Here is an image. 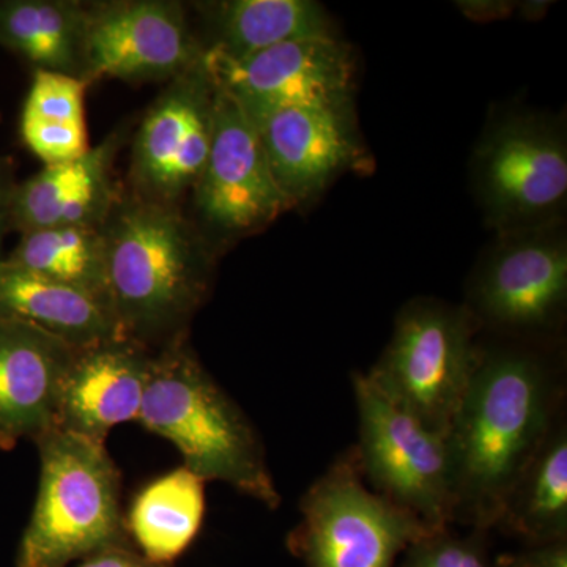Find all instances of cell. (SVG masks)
<instances>
[{
	"instance_id": "cell-29",
	"label": "cell",
	"mask_w": 567,
	"mask_h": 567,
	"mask_svg": "<svg viewBox=\"0 0 567 567\" xmlns=\"http://www.w3.org/2000/svg\"><path fill=\"white\" fill-rule=\"evenodd\" d=\"M152 567H167V566H156V565H153Z\"/></svg>"
},
{
	"instance_id": "cell-17",
	"label": "cell",
	"mask_w": 567,
	"mask_h": 567,
	"mask_svg": "<svg viewBox=\"0 0 567 567\" xmlns=\"http://www.w3.org/2000/svg\"><path fill=\"white\" fill-rule=\"evenodd\" d=\"M151 360V350L123 336L76 350L55 427L106 443L115 425L137 421Z\"/></svg>"
},
{
	"instance_id": "cell-9",
	"label": "cell",
	"mask_w": 567,
	"mask_h": 567,
	"mask_svg": "<svg viewBox=\"0 0 567 567\" xmlns=\"http://www.w3.org/2000/svg\"><path fill=\"white\" fill-rule=\"evenodd\" d=\"M465 309L477 328L547 341L565 322L567 240L561 223L498 235L466 289Z\"/></svg>"
},
{
	"instance_id": "cell-25",
	"label": "cell",
	"mask_w": 567,
	"mask_h": 567,
	"mask_svg": "<svg viewBox=\"0 0 567 567\" xmlns=\"http://www.w3.org/2000/svg\"><path fill=\"white\" fill-rule=\"evenodd\" d=\"M488 533L472 528L458 535L451 527L431 529L405 548L401 567H495Z\"/></svg>"
},
{
	"instance_id": "cell-12",
	"label": "cell",
	"mask_w": 567,
	"mask_h": 567,
	"mask_svg": "<svg viewBox=\"0 0 567 567\" xmlns=\"http://www.w3.org/2000/svg\"><path fill=\"white\" fill-rule=\"evenodd\" d=\"M215 96L204 58L167 82L134 134L128 174L133 196L181 208L210 153Z\"/></svg>"
},
{
	"instance_id": "cell-10",
	"label": "cell",
	"mask_w": 567,
	"mask_h": 567,
	"mask_svg": "<svg viewBox=\"0 0 567 567\" xmlns=\"http://www.w3.org/2000/svg\"><path fill=\"white\" fill-rule=\"evenodd\" d=\"M204 63L256 128L293 107L352 106L353 59L338 37L289 41L237 61L204 51Z\"/></svg>"
},
{
	"instance_id": "cell-18",
	"label": "cell",
	"mask_w": 567,
	"mask_h": 567,
	"mask_svg": "<svg viewBox=\"0 0 567 567\" xmlns=\"http://www.w3.org/2000/svg\"><path fill=\"white\" fill-rule=\"evenodd\" d=\"M193 7L207 31L204 51L233 61L289 41L336 37L315 0H215Z\"/></svg>"
},
{
	"instance_id": "cell-2",
	"label": "cell",
	"mask_w": 567,
	"mask_h": 567,
	"mask_svg": "<svg viewBox=\"0 0 567 567\" xmlns=\"http://www.w3.org/2000/svg\"><path fill=\"white\" fill-rule=\"evenodd\" d=\"M112 316L123 338L156 352L188 338L207 301L216 248L178 207L122 193L102 227Z\"/></svg>"
},
{
	"instance_id": "cell-15",
	"label": "cell",
	"mask_w": 567,
	"mask_h": 567,
	"mask_svg": "<svg viewBox=\"0 0 567 567\" xmlns=\"http://www.w3.org/2000/svg\"><path fill=\"white\" fill-rule=\"evenodd\" d=\"M128 134L121 125L80 158L47 164L18 183L11 229L21 235L54 227L102 229L123 193L114 166Z\"/></svg>"
},
{
	"instance_id": "cell-13",
	"label": "cell",
	"mask_w": 567,
	"mask_h": 567,
	"mask_svg": "<svg viewBox=\"0 0 567 567\" xmlns=\"http://www.w3.org/2000/svg\"><path fill=\"white\" fill-rule=\"evenodd\" d=\"M204 58L185 6L174 0L91 2L85 82H169Z\"/></svg>"
},
{
	"instance_id": "cell-1",
	"label": "cell",
	"mask_w": 567,
	"mask_h": 567,
	"mask_svg": "<svg viewBox=\"0 0 567 567\" xmlns=\"http://www.w3.org/2000/svg\"><path fill=\"white\" fill-rule=\"evenodd\" d=\"M561 368L529 344L484 346L447 431L454 524L492 532L507 494L565 410Z\"/></svg>"
},
{
	"instance_id": "cell-24",
	"label": "cell",
	"mask_w": 567,
	"mask_h": 567,
	"mask_svg": "<svg viewBox=\"0 0 567 567\" xmlns=\"http://www.w3.org/2000/svg\"><path fill=\"white\" fill-rule=\"evenodd\" d=\"M6 259L33 274L81 290L111 311L106 244L102 229L54 227L22 234L20 244Z\"/></svg>"
},
{
	"instance_id": "cell-5",
	"label": "cell",
	"mask_w": 567,
	"mask_h": 567,
	"mask_svg": "<svg viewBox=\"0 0 567 567\" xmlns=\"http://www.w3.org/2000/svg\"><path fill=\"white\" fill-rule=\"evenodd\" d=\"M477 333L464 305L416 298L399 311L390 342L365 375L417 423L447 435L483 350Z\"/></svg>"
},
{
	"instance_id": "cell-23",
	"label": "cell",
	"mask_w": 567,
	"mask_h": 567,
	"mask_svg": "<svg viewBox=\"0 0 567 567\" xmlns=\"http://www.w3.org/2000/svg\"><path fill=\"white\" fill-rule=\"evenodd\" d=\"M89 84L35 71L21 117V136L44 166L80 158L91 148L84 117Z\"/></svg>"
},
{
	"instance_id": "cell-27",
	"label": "cell",
	"mask_w": 567,
	"mask_h": 567,
	"mask_svg": "<svg viewBox=\"0 0 567 567\" xmlns=\"http://www.w3.org/2000/svg\"><path fill=\"white\" fill-rule=\"evenodd\" d=\"M17 175L10 158L0 156V249L11 229V212H13L14 193H17ZM2 259V256H0Z\"/></svg>"
},
{
	"instance_id": "cell-6",
	"label": "cell",
	"mask_w": 567,
	"mask_h": 567,
	"mask_svg": "<svg viewBox=\"0 0 567 567\" xmlns=\"http://www.w3.org/2000/svg\"><path fill=\"white\" fill-rule=\"evenodd\" d=\"M300 514L287 547L306 567H394L410 544L434 529L371 491L354 446L308 487Z\"/></svg>"
},
{
	"instance_id": "cell-28",
	"label": "cell",
	"mask_w": 567,
	"mask_h": 567,
	"mask_svg": "<svg viewBox=\"0 0 567 567\" xmlns=\"http://www.w3.org/2000/svg\"><path fill=\"white\" fill-rule=\"evenodd\" d=\"M152 563L142 557L140 551L128 546H115L104 548L102 551L82 559L76 565L69 567H152Z\"/></svg>"
},
{
	"instance_id": "cell-21",
	"label": "cell",
	"mask_w": 567,
	"mask_h": 567,
	"mask_svg": "<svg viewBox=\"0 0 567 567\" xmlns=\"http://www.w3.org/2000/svg\"><path fill=\"white\" fill-rule=\"evenodd\" d=\"M494 529L525 546L567 540V420L559 413L507 494Z\"/></svg>"
},
{
	"instance_id": "cell-19",
	"label": "cell",
	"mask_w": 567,
	"mask_h": 567,
	"mask_svg": "<svg viewBox=\"0 0 567 567\" xmlns=\"http://www.w3.org/2000/svg\"><path fill=\"white\" fill-rule=\"evenodd\" d=\"M0 319L32 324L74 350L121 334L110 309L87 293L0 259Z\"/></svg>"
},
{
	"instance_id": "cell-11",
	"label": "cell",
	"mask_w": 567,
	"mask_h": 567,
	"mask_svg": "<svg viewBox=\"0 0 567 567\" xmlns=\"http://www.w3.org/2000/svg\"><path fill=\"white\" fill-rule=\"evenodd\" d=\"M192 196L194 224L213 246L257 233L290 208L259 132L218 87L210 153Z\"/></svg>"
},
{
	"instance_id": "cell-7",
	"label": "cell",
	"mask_w": 567,
	"mask_h": 567,
	"mask_svg": "<svg viewBox=\"0 0 567 567\" xmlns=\"http://www.w3.org/2000/svg\"><path fill=\"white\" fill-rule=\"evenodd\" d=\"M472 183L498 235L561 223L567 203V136L559 118L513 112L487 126L472 156Z\"/></svg>"
},
{
	"instance_id": "cell-8",
	"label": "cell",
	"mask_w": 567,
	"mask_h": 567,
	"mask_svg": "<svg viewBox=\"0 0 567 567\" xmlns=\"http://www.w3.org/2000/svg\"><path fill=\"white\" fill-rule=\"evenodd\" d=\"M358 461L375 494L432 528L453 527V461L447 436L429 431L399 409L364 372H353Z\"/></svg>"
},
{
	"instance_id": "cell-16",
	"label": "cell",
	"mask_w": 567,
	"mask_h": 567,
	"mask_svg": "<svg viewBox=\"0 0 567 567\" xmlns=\"http://www.w3.org/2000/svg\"><path fill=\"white\" fill-rule=\"evenodd\" d=\"M76 350L32 324L0 319V450L37 442L58 425Z\"/></svg>"
},
{
	"instance_id": "cell-4",
	"label": "cell",
	"mask_w": 567,
	"mask_h": 567,
	"mask_svg": "<svg viewBox=\"0 0 567 567\" xmlns=\"http://www.w3.org/2000/svg\"><path fill=\"white\" fill-rule=\"evenodd\" d=\"M35 445L39 494L17 567H69L104 548L128 546L122 476L106 443L54 427Z\"/></svg>"
},
{
	"instance_id": "cell-20",
	"label": "cell",
	"mask_w": 567,
	"mask_h": 567,
	"mask_svg": "<svg viewBox=\"0 0 567 567\" xmlns=\"http://www.w3.org/2000/svg\"><path fill=\"white\" fill-rule=\"evenodd\" d=\"M87 13L78 0H0V47L35 71L85 82Z\"/></svg>"
},
{
	"instance_id": "cell-26",
	"label": "cell",
	"mask_w": 567,
	"mask_h": 567,
	"mask_svg": "<svg viewBox=\"0 0 567 567\" xmlns=\"http://www.w3.org/2000/svg\"><path fill=\"white\" fill-rule=\"evenodd\" d=\"M495 567H567V540L525 546L516 554L499 555Z\"/></svg>"
},
{
	"instance_id": "cell-14",
	"label": "cell",
	"mask_w": 567,
	"mask_h": 567,
	"mask_svg": "<svg viewBox=\"0 0 567 567\" xmlns=\"http://www.w3.org/2000/svg\"><path fill=\"white\" fill-rule=\"evenodd\" d=\"M276 185L290 208L309 203L361 162L352 106H306L278 112L257 128Z\"/></svg>"
},
{
	"instance_id": "cell-22",
	"label": "cell",
	"mask_w": 567,
	"mask_h": 567,
	"mask_svg": "<svg viewBox=\"0 0 567 567\" xmlns=\"http://www.w3.org/2000/svg\"><path fill=\"white\" fill-rule=\"evenodd\" d=\"M205 507V481L182 465L142 488L125 520L126 532L142 557L167 566L196 539Z\"/></svg>"
},
{
	"instance_id": "cell-3",
	"label": "cell",
	"mask_w": 567,
	"mask_h": 567,
	"mask_svg": "<svg viewBox=\"0 0 567 567\" xmlns=\"http://www.w3.org/2000/svg\"><path fill=\"white\" fill-rule=\"evenodd\" d=\"M137 421L173 443L183 466L205 483L221 481L268 509L281 505L262 439L208 374L188 338L152 353Z\"/></svg>"
}]
</instances>
